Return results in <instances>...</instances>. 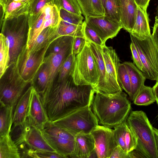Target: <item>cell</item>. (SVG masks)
Here are the masks:
<instances>
[{
	"mask_svg": "<svg viewBox=\"0 0 158 158\" xmlns=\"http://www.w3.org/2000/svg\"><path fill=\"white\" fill-rule=\"evenodd\" d=\"M155 23L158 25V17L156 16L155 17Z\"/></svg>",
	"mask_w": 158,
	"mask_h": 158,
	"instance_id": "f907efd6",
	"label": "cell"
},
{
	"mask_svg": "<svg viewBox=\"0 0 158 158\" xmlns=\"http://www.w3.org/2000/svg\"><path fill=\"white\" fill-rule=\"evenodd\" d=\"M130 158L129 153L126 152L120 146H117L113 149L110 158Z\"/></svg>",
	"mask_w": 158,
	"mask_h": 158,
	"instance_id": "f6af8a7d",
	"label": "cell"
},
{
	"mask_svg": "<svg viewBox=\"0 0 158 158\" xmlns=\"http://www.w3.org/2000/svg\"><path fill=\"white\" fill-rule=\"evenodd\" d=\"M10 48L5 35H0V78L4 74L10 66Z\"/></svg>",
	"mask_w": 158,
	"mask_h": 158,
	"instance_id": "f1b7e54d",
	"label": "cell"
},
{
	"mask_svg": "<svg viewBox=\"0 0 158 158\" xmlns=\"http://www.w3.org/2000/svg\"><path fill=\"white\" fill-rule=\"evenodd\" d=\"M16 127L20 131L17 138L14 140L18 146L24 143L33 149L57 152L44 138L41 130L35 125L30 118L27 117L23 125Z\"/></svg>",
	"mask_w": 158,
	"mask_h": 158,
	"instance_id": "30bf717a",
	"label": "cell"
},
{
	"mask_svg": "<svg viewBox=\"0 0 158 158\" xmlns=\"http://www.w3.org/2000/svg\"><path fill=\"white\" fill-rule=\"evenodd\" d=\"M133 63L142 72L143 70V66L139 54L134 44L131 42L130 45Z\"/></svg>",
	"mask_w": 158,
	"mask_h": 158,
	"instance_id": "ee69618b",
	"label": "cell"
},
{
	"mask_svg": "<svg viewBox=\"0 0 158 158\" xmlns=\"http://www.w3.org/2000/svg\"><path fill=\"white\" fill-rule=\"evenodd\" d=\"M102 52L106 69V79L109 94L122 92L118 79V71L120 64L119 58L112 47L105 45Z\"/></svg>",
	"mask_w": 158,
	"mask_h": 158,
	"instance_id": "8fae6325",
	"label": "cell"
},
{
	"mask_svg": "<svg viewBox=\"0 0 158 158\" xmlns=\"http://www.w3.org/2000/svg\"><path fill=\"white\" fill-rule=\"evenodd\" d=\"M95 94L90 106L100 124L112 128L127 120L131 106L126 94Z\"/></svg>",
	"mask_w": 158,
	"mask_h": 158,
	"instance_id": "7a4b0ae2",
	"label": "cell"
},
{
	"mask_svg": "<svg viewBox=\"0 0 158 158\" xmlns=\"http://www.w3.org/2000/svg\"><path fill=\"white\" fill-rule=\"evenodd\" d=\"M134 104L138 106H147L156 101L152 88L144 85L133 101Z\"/></svg>",
	"mask_w": 158,
	"mask_h": 158,
	"instance_id": "f546056e",
	"label": "cell"
},
{
	"mask_svg": "<svg viewBox=\"0 0 158 158\" xmlns=\"http://www.w3.org/2000/svg\"><path fill=\"white\" fill-rule=\"evenodd\" d=\"M157 47H158V45L157 44Z\"/></svg>",
	"mask_w": 158,
	"mask_h": 158,
	"instance_id": "11a10c76",
	"label": "cell"
},
{
	"mask_svg": "<svg viewBox=\"0 0 158 158\" xmlns=\"http://www.w3.org/2000/svg\"><path fill=\"white\" fill-rule=\"evenodd\" d=\"M82 26L84 36L86 40L101 47L106 45L96 32L86 25L85 21Z\"/></svg>",
	"mask_w": 158,
	"mask_h": 158,
	"instance_id": "b9f144b4",
	"label": "cell"
},
{
	"mask_svg": "<svg viewBox=\"0 0 158 158\" xmlns=\"http://www.w3.org/2000/svg\"><path fill=\"white\" fill-rule=\"evenodd\" d=\"M156 17H158V6L157 7V15Z\"/></svg>",
	"mask_w": 158,
	"mask_h": 158,
	"instance_id": "db71d44e",
	"label": "cell"
},
{
	"mask_svg": "<svg viewBox=\"0 0 158 158\" xmlns=\"http://www.w3.org/2000/svg\"><path fill=\"white\" fill-rule=\"evenodd\" d=\"M36 77H37V83L34 86L42 96L46 90L49 80V68L46 62H44L39 70Z\"/></svg>",
	"mask_w": 158,
	"mask_h": 158,
	"instance_id": "1f68e13d",
	"label": "cell"
},
{
	"mask_svg": "<svg viewBox=\"0 0 158 158\" xmlns=\"http://www.w3.org/2000/svg\"><path fill=\"white\" fill-rule=\"evenodd\" d=\"M127 122L137 139L138 145L135 149L145 158H158L153 127L146 114L142 110L132 111Z\"/></svg>",
	"mask_w": 158,
	"mask_h": 158,
	"instance_id": "3957f363",
	"label": "cell"
},
{
	"mask_svg": "<svg viewBox=\"0 0 158 158\" xmlns=\"http://www.w3.org/2000/svg\"><path fill=\"white\" fill-rule=\"evenodd\" d=\"M59 13L61 21L60 23L64 25H80L83 23L84 17L79 15L60 9Z\"/></svg>",
	"mask_w": 158,
	"mask_h": 158,
	"instance_id": "8d00e7d4",
	"label": "cell"
},
{
	"mask_svg": "<svg viewBox=\"0 0 158 158\" xmlns=\"http://www.w3.org/2000/svg\"><path fill=\"white\" fill-rule=\"evenodd\" d=\"M54 3L59 10L63 9L76 14H82L77 0H54Z\"/></svg>",
	"mask_w": 158,
	"mask_h": 158,
	"instance_id": "ab89813d",
	"label": "cell"
},
{
	"mask_svg": "<svg viewBox=\"0 0 158 158\" xmlns=\"http://www.w3.org/2000/svg\"><path fill=\"white\" fill-rule=\"evenodd\" d=\"M51 44L34 52H31L26 44L23 47L16 60L20 74L25 81L33 83L44 63L46 54Z\"/></svg>",
	"mask_w": 158,
	"mask_h": 158,
	"instance_id": "9c48e42d",
	"label": "cell"
},
{
	"mask_svg": "<svg viewBox=\"0 0 158 158\" xmlns=\"http://www.w3.org/2000/svg\"><path fill=\"white\" fill-rule=\"evenodd\" d=\"M94 141V151L98 158H110L114 148L117 146L114 130L98 125L90 133Z\"/></svg>",
	"mask_w": 158,
	"mask_h": 158,
	"instance_id": "7c38bea8",
	"label": "cell"
},
{
	"mask_svg": "<svg viewBox=\"0 0 158 158\" xmlns=\"http://www.w3.org/2000/svg\"><path fill=\"white\" fill-rule=\"evenodd\" d=\"M120 5L123 28L130 33L135 22L138 6L135 0H120Z\"/></svg>",
	"mask_w": 158,
	"mask_h": 158,
	"instance_id": "44dd1931",
	"label": "cell"
},
{
	"mask_svg": "<svg viewBox=\"0 0 158 158\" xmlns=\"http://www.w3.org/2000/svg\"><path fill=\"white\" fill-rule=\"evenodd\" d=\"M27 117L40 129L49 121L42 97L34 86L29 104Z\"/></svg>",
	"mask_w": 158,
	"mask_h": 158,
	"instance_id": "9a60e30c",
	"label": "cell"
},
{
	"mask_svg": "<svg viewBox=\"0 0 158 158\" xmlns=\"http://www.w3.org/2000/svg\"><path fill=\"white\" fill-rule=\"evenodd\" d=\"M54 0H35L33 3L28 15L29 28L31 27L39 18L42 13L45 5Z\"/></svg>",
	"mask_w": 158,
	"mask_h": 158,
	"instance_id": "836d02e7",
	"label": "cell"
},
{
	"mask_svg": "<svg viewBox=\"0 0 158 158\" xmlns=\"http://www.w3.org/2000/svg\"><path fill=\"white\" fill-rule=\"evenodd\" d=\"M105 15L112 19L120 22V0H106Z\"/></svg>",
	"mask_w": 158,
	"mask_h": 158,
	"instance_id": "d590c367",
	"label": "cell"
},
{
	"mask_svg": "<svg viewBox=\"0 0 158 158\" xmlns=\"http://www.w3.org/2000/svg\"><path fill=\"white\" fill-rule=\"evenodd\" d=\"M34 0L16 2L12 0H0L1 8L4 15V19L28 15Z\"/></svg>",
	"mask_w": 158,
	"mask_h": 158,
	"instance_id": "ac0fdd59",
	"label": "cell"
},
{
	"mask_svg": "<svg viewBox=\"0 0 158 158\" xmlns=\"http://www.w3.org/2000/svg\"><path fill=\"white\" fill-rule=\"evenodd\" d=\"M51 122L75 136L79 133H90L98 125V118L90 106L78 109Z\"/></svg>",
	"mask_w": 158,
	"mask_h": 158,
	"instance_id": "52a82bcc",
	"label": "cell"
},
{
	"mask_svg": "<svg viewBox=\"0 0 158 158\" xmlns=\"http://www.w3.org/2000/svg\"><path fill=\"white\" fill-rule=\"evenodd\" d=\"M12 1H14L16 2H24L27 0H12Z\"/></svg>",
	"mask_w": 158,
	"mask_h": 158,
	"instance_id": "816d5d0a",
	"label": "cell"
},
{
	"mask_svg": "<svg viewBox=\"0 0 158 158\" xmlns=\"http://www.w3.org/2000/svg\"><path fill=\"white\" fill-rule=\"evenodd\" d=\"M88 42L90 48L96 62L99 74L98 83L94 88L95 93L99 92L109 94L106 79V69L102 54V47L91 42Z\"/></svg>",
	"mask_w": 158,
	"mask_h": 158,
	"instance_id": "ffe728a7",
	"label": "cell"
},
{
	"mask_svg": "<svg viewBox=\"0 0 158 158\" xmlns=\"http://www.w3.org/2000/svg\"><path fill=\"white\" fill-rule=\"evenodd\" d=\"M138 6L147 10L150 0H135Z\"/></svg>",
	"mask_w": 158,
	"mask_h": 158,
	"instance_id": "bcb514c9",
	"label": "cell"
},
{
	"mask_svg": "<svg viewBox=\"0 0 158 158\" xmlns=\"http://www.w3.org/2000/svg\"><path fill=\"white\" fill-rule=\"evenodd\" d=\"M58 26H49L44 29L31 45L30 51L34 52L39 51L60 37L57 33Z\"/></svg>",
	"mask_w": 158,
	"mask_h": 158,
	"instance_id": "d4e9b609",
	"label": "cell"
},
{
	"mask_svg": "<svg viewBox=\"0 0 158 158\" xmlns=\"http://www.w3.org/2000/svg\"><path fill=\"white\" fill-rule=\"evenodd\" d=\"M21 154L18 146L10 134L0 137V158H20Z\"/></svg>",
	"mask_w": 158,
	"mask_h": 158,
	"instance_id": "484cf974",
	"label": "cell"
},
{
	"mask_svg": "<svg viewBox=\"0 0 158 158\" xmlns=\"http://www.w3.org/2000/svg\"><path fill=\"white\" fill-rule=\"evenodd\" d=\"M156 148L158 155V129L153 127Z\"/></svg>",
	"mask_w": 158,
	"mask_h": 158,
	"instance_id": "681fc988",
	"label": "cell"
},
{
	"mask_svg": "<svg viewBox=\"0 0 158 158\" xmlns=\"http://www.w3.org/2000/svg\"><path fill=\"white\" fill-rule=\"evenodd\" d=\"M93 137L90 133H79L75 136L74 151L70 157L90 158L95 152Z\"/></svg>",
	"mask_w": 158,
	"mask_h": 158,
	"instance_id": "e0dca14e",
	"label": "cell"
},
{
	"mask_svg": "<svg viewBox=\"0 0 158 158\" xmlns=\"http://www.w3.org/2000/svg\"><path fill=\"white\" fill-rule=\"evenodd\" d=\"M14 108L0 103V136L10 134L13 124Z\"/></svg>",
	"mask_w": 158,
	"mask_h": 158,
	"instance_id": "83f0119b",
	"label": "cell"
},
{
	"mask_svg": "<svg viewBox=\"0 0 158 158\" xmlns=\"http://www.w3.org/2000/svg\"><path fill=\"white\" fill-rule=\"evenodd\" d=\"M129 33L140 40H144L152 35L147 10L138 6L135 22L131 32Z\"/></svg>",
	"mask_w": 158,
	"mask_h": 158,
	"instance_id": "603a6c76",
	"label": "cell"
},
{
	"mask_svg": "<svg viewBox=\"0 0 158 158\" xmlns=\"http://www.w3.org/2000/svg\"><path fill=\"white\" fill-rule=\"evenodd\" d=\"M86 40L84 37H74L73 42L72 53L74 56L79 53L83 49Z\"/></svg>",
	"mask_w": 158,
	"mask_h": 158,
	"instance_id": "7bdbcfd3",
	"label": "cell"
},
{
	"mask_svg": "<svg viewBox=\"0 0 158 158\" xmlns=\"http://www.w3.org/2000/svg\"><path fill=\"white\" fill-rule=\"evenodd\" d=\"M75 57L76 56L71 53L64 61L58 72V77L57 83L64 81L71 76Z\"/></svg>",
	"mask_w": 158,
	"mask_h": 158,
	"instance_id": "d6a6232c",
	"label": "cell"
},
{
	"mask_svg": "<svg viewBox=\"0 0 158 158\" xmlns=\"http://www.w3.org/2000/svg\"><path fill=\"white\" fill-rule=\"evenodd\" d=\"M118 77V81L120 86L130 97L131 93L130 79L127 71L123 63H120L119 66Z\"/></svg>",
	"mask_w": 158,
	"mask_h": 158,
	"instance_id": "f35d334b",
	"label": "cell"
},
{
	"mask_svg": "<svg viewBox=\"0 0 158 158\" xmlns=\"http://www.w3.org/2000/svg\"><path fill=\"white\" fill-rule=\"evenodd\" d=\"M123 63L129 76L131 88V93L130 97L133 101L139 91L144 85V82L146 78L142 72L133 63L126 61Z\"/></svg>",
	"mask_w": 158,
	"mask_h": 158,
	"instance_id": "cb8c5ba5",
	"label": "cell"
},
{
	"mask_svg": "<svg viewBox=\"0 0 158 158\" xmlns=\"http://www.w3.org/2000/svg\"><path fill=\"white\" fill-rule=\"evenodd\" d=\"M71 76L78 85H90L94 88L98 83L99 74L96 62L87 40L82 51L76 56Z\"/></svg>",
	"mask_w": 158,
	"mask_h": 158,
	"instance_id": "5b68a950",
	"label": "cell"
},
{
	"mask_svg": "<svg viewBox=\"0 0 158 158\" xmlns=\"http://www.w3.org/2000/svg\"><path fill=\"white\" fill-rule=\"evenodd\" d=\"M95 94L90 85H78L70 76L54 84L42 97L49 120L52 121L80 109L91 106Z\"/></svg>",
	"mask_w": 158,
	"mask_h": 158,
	"instance_id": "6da1fadb",
	"label": "cell"
},
{
	"mask_svg": "<svg viewBox=\"0 0 158 158\" xmlns=\"http://www.w3.org/2000/svg\"><path fill=\"white\" fill-rule=\"evenodd\" d=\"M73 42L59 52L56 54H48L46 56L44 62L48 65L49 77L46 90L41 97L48 92L54 85V81L58 74L62 64L69 55L72 53Z\"/></svg>",
	"mask_w": 158,
	"mask_h": 158,
	"instance_id": "5bb4252c",
	"label": "cell"
},
{
	"mask_svg": "<svg viewBox=\"0 0 158 158\" xmlns=\"http://www.w3.org/2000/svg\"><path fill=\"white\" fill-rule=\"evenodd\" d=\"M82 14L86 19L89 17L105 15L102 0H77Z\"/></svg>",
	"mask_w": 158,
	"mask_h": 158,
	"instance_id": "4316f807",
	"label": "cell"
},
{
	"mask_svg": "<svg viewBox=\"0 0 158 158\" xmlns=\"http://www.w3.org/2000/svg\"><path fill=\"white\" fill-rule=\"evenodd\" d=\"M152 35L158 45V25L155 23L153 27Z\"/></svg>",
	"mask_w": 158,
	"mask_h": 158,
	"instance_id": "7dc6e473",
	"label": "cell"
},
{
	"mask_svg": "<svg viewBox=\"0 0 158 158\" xmlns=\"http://www.w3.org/2000/svg\"><path fill=\"white\" fill-rule=\"evenodd\" d=\"M29 30L28 15L4 19L1 33L5 36L10 48V65L15 62L25 44Z\"/></svg>",
	"mask_w": 158,
	"mask_h": 158,
	"instance_id": "277c9868",
	"label": "cell"
},
{
	"mask_svg": "<svg viewBox=\"0 0 158 158\" xmlns=\"http://www.w3.org/2000/svg\"><path fill=\"white\" fill-rule=\"evenodd\" d=\"M23 153L22 154V157L33 158H64L63 156L56 152L40 150L34 149L30 148L24 149Z\"/></svg>",
	"mask_w": 158,
	"mask_h": 158,
	"instance_id": "74e56055",
	"label": "cell"
},
{
	"mask_svg": "<svg viewBox=\"0 0 158 158\" xmlns=\"http://www.w3.org/2000/svg\"><path fill=\"white\" fill-rule=\"evenodd\" d=\"M34 86H29L19 98L14 110L12 128L23 126L28 115L29 104Z\"/></svg>",
	"mask_w": 158,
	"mask_h": 158,
	"instance_id": "d6986e66",
	"label": "cell"
},
{
	"mask_svg": "<svg viewBox=\"0 0 158 158\" xmlns=\"http://www.w3.org/2000/svg\"><path fill=\"white\" fill-rule=\"evenodd\" d=\"M131 42L135 45L143 66L142 72L146 79L158 80V48L152 34L144 40L130 33Z\"/></svg>",
	"mask_w": 158,
	"mask_h": 158,
	"instance_id": "ba28073f",
	"label": "cell"
},
{
	"mask_svg": "<svg viewBox=\"0 0 158 158\" xmlns=\"http://www.w3.org/2000/svg\"><path fill=\"white\" fill-rule=\"evenodd\" d=\"M106 0H102V3H103L104 7V8H105V6Z\"/></svg>",
	"mask_w": 158,
	"mask_h": 158,
	"instance_id": "f5cc1de1",
	"label": "cell"
},
{
	"mask_svg": "<svg viewBox=\"0 0 158 158\" xmlns=\"http://www.w3.org/2000/svg\"><path fill=\"white\" fill-rule=\"evenodd\" d=\"M152 88L156 98V102L158 105V80L156 81V83Z\"/></svg>",
	"mask_w": 158,
	"mask_h": 158,
	"instance_id": "c3c4849f",
	"label": "cell"
},
{
	"mask_svg": "<svg viewBox=\"0 0 158 158\" xmlns=\"http://www.w3.org/2000/svg\"><path fill=\"white\" fill-rule=\"evenodd\" d=\"M41 130L44 138L57 152L64 158L70 157L74 151L75 139H71L54 137Z\"/></svg>",
	"mask_w": 158,
	"mask_h": 158,
	"instance_id": "7402d4cb",
	"label": "cell"
},
{
	"mask_svg": "<svg viewBox=\"0 0 158 158\" xmlns=\"http://www.w3.org/2000/svg\"><path fill=\"white\" fill-rule=\"evenodd\" d=\"M85 21L105 44L108 39L115 37L123 28L121 23L115 21L106 15L89 17L85 19Z\"/></svg>",
	"mask_w": 158,
	"mask_h": 158,
	"instance_id": "4fadbf2b",
	"label": "cell"
},
{
	"mask_svg": "<svg viewBox=\"0 0 158 158\" xmlns=\"http://www.w3.org/2000/svg\"><path fill=\"white\" fill-rule=\"evenodd\" d=\"M0 79V103L12 107L14 109L29 84L25 81L21 76L17 60L10 65Z\"/></svg>",
	"mask_w": 158,
	"mask_h": 158,
	"instance_id": "8992f818",
	"label": "cell"
},
{
	"mask_svg": "<svg viewBox=\"0 0 158 158\" xmlns=\"http://www.w3.org/2000/svg\"><path fill=\"white\" fill-rule=\"evenodd\" d=\"M74 37L69 36H61L55 40L50 45L48 50V54H56L71 43Z\"/></svg>",
	"mask_w": 158,
	"mask_h": 158,
	"instance_id": "60d3db41",
	"label": "cell"
},
{
	"mask_svg": "<svg viewBox=\"0 0 158 158\" xmlns=\"http://www.w3.org/2000/svg\"><path fill=\"white\" fill-rule=\"evenodd\" d=\"M41 130L51 136L62 138L75 139V135L67 130L48 121L44 126Z\"/></svg>",
	"mask_w": 158,
	"mask_h": 158,
	"instance_id": "4dcf8cb0",
	"label": "cell"
},
{
	"mask_svg": "<svg viewBox=\"0 0 158 158\" xmlns=\"http://www.w3.org/2000/svg\"><path fill=\"white\" fill-rule=\"evenodd\" d=\"M114 128L117 146H120L127 153L136 149L138 145L137 138L128 126L127 120Z\"/></svg>",
	"mask_w": 158,
	"mask_h": 158,
	"instance_id": "2e32d148",
	"label": "cell"
},
{
	"mask_svg": "<svg viewBox=\"0 0 158 158\" xmlns=\"http://www.w3.org/2000/svg\"><path fill=\"white\" fill-rule=\"evenodd\" d=\"M82 29V24L64 25L60 23L57 31L58 35L60 37L66 36L73 37H84Z\"/></svg>",
	"mask_w": 158,
	"mask_h": 158,
	"instance_id": "e575fe53",
	"label": "cell"
}]
</instances>
